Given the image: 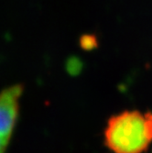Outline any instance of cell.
<instances>
[{
    "instance_id": "6da1fadb",
    "label": "cell",
    "mask_w": 152,
    "mask_h": 153,
    "mask_svg": "<svg viewBox=\"0 0 152 153\" xmlns=\"http://www.w3.org/2000/svg\"><path fill=\"white\" fill-rule=\"evenodd\" d=\"M104 136L106 148L113 153H144L152 142V112L126 110L114 115Z\"/></svg>"
},
{
    "instance_id": "7a4b0ae2",
    "label": "cell",
    "mask_w": 152,
    "mask_h": 153,
    "mask_svg": "<svg viewBox=\"0 0 152 153\" xmlns=\"http://www.w3.org/2000/svg\"><path fill=\"white\" fill-rule=\"evenodd\" d=\"M21 85H12L0 93V153H6L19 115Z\"/></svg>"
}]
</instances>
